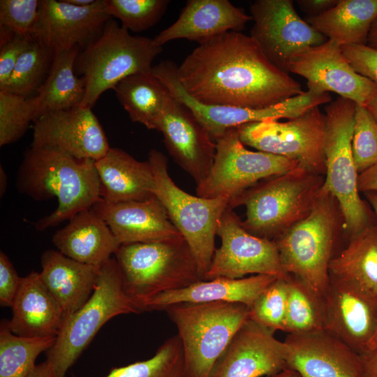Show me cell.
<instances>
[{"instance_id": "ba28073f", "label": "cell", "mask_w": 377, "mask_h": 377, "mask_svg": "<svg viewBox=\"0 0 377 377\" xmlns=\"http://www.w3.org/2000/svg\"><path fill=\"white\" fill-rule=\"evenodd\" d=\"M336 203L330 193L320 188L309 214L274 239L284 272L324 297L330 287L329 265L337 224Z\"/></svg>"}, {"instance_id": "e575fe53", "label": "cell", "mask_w": 377, "mask_h": 377, "mask_svg": "<svg viewBox=\"0 0 377 377\" xmlns=\"http://www.w3.org/2000/svg\"><path fill=\"white\" fill-rule=\"evenodd\" d=\"M57 337L29 338L16 335L6 320L0 325V377H27L35 368L38 356L48 351Z\"/></svg>"}, {"instance_id": "7402d4cb", "label": "cell", "mask_w": 377, "mask_h": 377, "mask_svg": "<svg viewBox=\"0 0 377 377\" xmlns=\"http://www.w3.org/2000/svg\"><path fill=\"white\" fill-rule=\"evenodd\" d=\"M157 131L174 161L195 181L197 186L208 176L212 167L216 142L193 112L171 96Z\"/></svg>"}, {"instance_id": "44dd1931", "label": "cell", "mask_w": 377, "mask_h": 377, "mask_svg": "<svg viewBox=\"0 0 377 377\" xmlns=\"http://www.w3.org/2000/svg\"><path fill=\"white\" fill-rule=\"evenodd\" d=\"M249 318L216 363L210 377L270 376L287 368L283 341Z\"/></svg>"}, {"instance_id": "c3c4849f", "label": "cell", "mask_w": 377, "mask_h": 377, "mask_svg": "<svg viewBox=\"0 0 377 377\" xmlns=\"http://www.w3.org/2000/svg\"><path fill=\"white\" fill-rule=\"evenodd\" d=\"M360 355L362 360L364 376L377 377V348Z\"/></svg>"}, {"instance_id": "f1b7e54d", "label": "cell", "mask_w": 377, "mask_h": 377, "mask_svg": "<svg viewBox=\"0 0 377 377\" xmlns=\"http://www.w3.org/2000/svg\"><path fill=\"white\" fill-rule=\"evenodd\" d=\"M40 278L61 306L64 318L80 309L90 298L100 267L74 260L49 249L40 258Z\"/></svg>"}, {"instance_id": "d6986e66", "label": "cell", "mask_w": 377, "mask_h": 377, "mask_svg": "<svg viewBox=\"0 0 377 377\" xmlns=\"http://www.w3.org/2000/svg\"><path fill=\"white\" fill-rule=\"evenodd\" d=\"M325 300V330L360 355L365 353L377 327V295L353 281L330 276Z\"/></svg>"}, {"instance_id": "8d00e7d4", "label": "cell", "mask_w": 377, "mask_h": 377, "mask_svg": "<svg viewBox=\"0 0 377 377\" xmlns=\"http://www.w3.org/2000/svg\"><path fill=\"white\" fill-rule=\"evenodd\" d=\"M52 59L53 56L33 40L19 57L3 91L27 97L37 92L48 74Z\"/></svg>"}, {"instance_id": "2e32d148", "label": "cell", "mask_w": 377, "mask_h": 377, "mask_svg": "<svg viewBox=\"0 0 377 377\" xmlns=\"http://www.w3.org/2000/svg\"><path fill=\"white\" fill-rule=\"evenodd\" d=\"M110 18L105 0L86 7L64 0H40L32 39L53 57L75 47L82 50L100 36Z\"/></svg>"}, {"instance_id": "7dc6e473", "label": "cell", "mask_w": 377, "mask_h": 377, "mask_svg": "<svg viewBox=\"0 0 377 377\" xmlns=\"http://www.w3.org/2000/svg\"><path fill=\"white\" fill-rule=\"evenodd\" d=\"M359 191L377 192V164L358 175Z\"/></svg>"}, {"instance_id": "74e56055", "label": "cell", "mask_w": 377, "mask_h": 377, "mask_svg": "<svg viewBox=\"0 0 377 377\" xmlns=\"http://www.w3.org/2000/svg\"><path fill=\"white\" fill-rule=\"evenodd\" d=\"M38 117L35 96L0 91V146L16 142Z\"/></svg>"}, {"instance_id": "cb8c5ba5", "label": "cell", "mask_w": 377, "mask_h": 377, "mask_svg": "<svg viewBox=\"0 0 377 377\" xmlns=\"http://www.w3.org/2000/svg\"><path fill=\"white\" fill-rule=\"evenodd\" d=\"M251 20L228 0H189L177 20L153 39L159 46L176 39L200 43L228 31H240Z\"/></svg>"}, {"instance_id": "83f0119b", "label": "cell", "mask_w": 377, "mask_h": 377, "mask_svg": "<svg viewBox=\"0 0 377 377\" xmlns=\"http://www.w3.org/2000/svg\"><path fill=\"white\" fill-rule=\"evenodd\" d=\"M101 198L116 204L147 200L154 196V178L149 162L140 161L125 151L110 147L95 161Z\"/></svg>"}, {"instance_id": "7a4b0ae2", "label": "cell", "mask_w": 377, "mask_h": 377, "mask_svg": "<svg viewBox=\"0 0 377 377\" xmlns=\"http://www.w3.org/2000/svg\"><path fill=\"white\" fill-rule=\"evenodd\" d=\"M18 191L36 200L56 198L58 205L34 223L43 231L91 208L101 199L95 161L78 159L50 147H30L19 167Z\"/></svg>"}, {"instance_id": "3957f363", "label": "cell", "mask_w": 377, "mask_h": 377, "mask_svg": "<svg viewBox=\"0 0 377 377\" xmlns=\"http://www.w3.org/2000/svg\"><path fill=\"white\" fill-rule=\"evenodd\" d=\"M325 177L300 167L258 182L232 198L228 208L244 205V229L274 240L311 212Z\"/></svg>"}, {"instance_id": "f35d334b", "label": "cell", "mask_w": 377, "mask_h": 377, "mask_svg": "<svg viewBox=\"0 0 377 377\" xmlns=\"http://www.w3.org/2000/svg\"><path fill=\"white\" fill-rule=\"evenodd\" d=\"M111 17L121 21L128 31L141 32L154 26L163 17L168 0H105Z\"/></svg>"}, {"instance_id": "f5cc1de1", "label": "cell", "mask_w": 377, "mask_h": 377, "mask_svg": "<svg viewBox=\"0 0 377 377\" xmlns=\"http://www.w3.org/2000/svg\"><path fill=\"white\" fill-rule=\"evenodd\" d=\"M267 377H300V376L295 371L286 368L276 374Z\"/></svg>"}, {"instance_id": "d4e9b609", "label": "cell", "mask_w": 377, "mask_h": 377, "mask_svg": "<svg viewBox=\"0 0 377 377\" xmlns=\"http://www.w3.org/2000/svg\"><path fill=\"white\" fill-rule=\"evenodd\" d=\"M11 308L12 317L6 320L7 326L21 337H57L64 320L61 306L36 272L22 277Z\"/></svg>"}, {"instance_id": "ab89813d", "label": "cell", "mask_w": 377, "mask_h": 377, "mask_svg": "<svg viewBox=\"0 0 377 377\" xmlns=\"http://www.w3.org/2000/svg\"><path fill=\"white\" fill-rule=\"evenodd\" d=\"M288 275L276 278L257 297L249 307L251 320L274 331H284Z\"/></svg>"}, {"instance_id": "b9f144b4", "label": "cell", "mask_w": 377, "mask_h": 377, "mask_svg": "<svg viewBox=\"0 0 377 377\" xmlns=\"http://www.w3.org/2000/svg\"><path fill=\"white\" fill-rule=\"evenodd\" d=\"M352 151L358 174L377 164V121L367 106L355 105Z\"/></svg>"}, {"instance_id": "60d3db41", "label": "cell", "mask_w": 377, "mask_h": 377, "mask_svg": "<svg viewBox=\"0 0 377 377\" xmlns=\"http://www.w3.org/2000/svg\"><path fill=\"white\" fill-rule=\"evenodd\" d=\"M38 13V0H1L0 45L16 36L33 40Z\"/></svg>"}, {"instance_id": "9f6ffc18", "label": "cell", "mask_w": 377, "mask_h": 377, "mask_svg": "<svg viewBox=\"0 0 377 377\" xmlns=\"http://www.w3.org/2000/svg\"><path fill=\"white\" fill-rule=\"evenodd\" d=\"M367 107L377 121V97L375 98Z\"/></svg>"}, {"instance_id": "836d02e7", "label": "cell", "mask_w": 377, "mask_h": 377, "mask_svg": "<svg viewBox=\"0 0 377 377\" xmlns=\"http://www.w3.org/2000/svg\"><path fill=\"white\" fill-rule=\"evenodd\" d=\"M288 284L284 332L303 333L325 329V297L295 276L288 275Z\"/></svg>"}, {"instance_id": "f6af8a7d", "label": "cell", "mask_w": 377, "mask_h": 377, "mask_svg": "<svg viewBox=\"0 0 377 377\" xmlns=\"http://www.w3.org/2000/svg\"><path fill=\"white\" fill-rule=\"evenodd\" d=\"M20 277L12 263L2 251H0V304L12 307L20 286Z\"/></svg>"}, {"instance_id": "816d5d0a", "label": "cell", "mask_w": 377, "mask_h": 377, "mask_svg": "<svg viewBox=\"0 0 377 377\" xmlns=\"http://www.w3.org/2000/svg\"><path fill=\"white\" fill-rule=\"evenodd\" d=\"M8 184V177L2 165L0 166V195L1 197L5 193Z\"/></svg>"}, {"instance_id": "603a6c76", "label": "cell", "mask_w": 377, "mask_h": 377, "mask_svg": "<svg viewBox=\"0 0 377 377\" xmlns=\"http://www.w3.org/2000/svg\"><path fill=\"white\" fill-rule=\"evenodd\" d=\"M91 208L107 223L120 245L183 237L155 195L116 204L101 198Z\"/></svg>"}, {"instance_id": "4dcf8cb0", "label": "cell", "mask_w": 377, "mask_h": 377, "mask_svg": "<svg viewBox=\"0 0 377 377\" xmlns=\"http://www.w3.org/2000/svg\"><path fill=\"white\" fill-rule=\"evenodd\" d=\"M80 50L75 47L53 57L48 74L35 96L38 117L47 112L81 105L85 95V82L75 72V61Z\"/></svg>"}, {"instance_id": "d6a6232c", "label": "cell", "mask_w": 377, "mask_h": 377, "mask_svg": "<svg viewBox=\"0 0 377 377\" xmlns=\"http://www.w3.org/2000/svg\"><path fill=\"white\" fill-rule=\"evenodd\" d=\"M329 274L377 295V226L371 225L350 239L347 247L331 259Z\"/></svg>"}, {"instance_id": "4fadbf2b", "label": "cell", "mask_w": 377, "mask_h": 377, "mask_svg": "<svg viewBox=\"0 0 377 377\" xmlns=\"http://www.w3.org/2000/svg\"><path fill=\"white\" fill-rule=\"evenodd\" d=\"M298 167L297 162L285 157L247 149L236 128H231L216 141L212 167L197 186L196 194L205 198L228 196L231 200L261 180Z\"/></svg>"}, {"instance_id": "277c9868", "label": "cell", "mask_w": 377, "mask_h": 377, "mask_svg": "<svg viewBox=\"0 0 377 377\" xmlns=\"http://www.w3.org/2000/svg\"><path fill=\"white\" fill-rule=\"evenodd\" d=\"M114 256L124 291L139 311L143 303L159 294L202 280L183 237L122 244Z\"/></svg>"}, {"instance_id": "8992f818", "label": "cell", "mask_w": 377, "mask_h": 377, "mask_svg": "<svg viewBox=\"0 0 377 377\" xmlns=\"http://www.w3.org/2000/svg\"><path fill=\"white\" fill-rule=\"evenodd\" d=\"M164 311L181 339L184 377H210L232 337L249 318V307L238 302L181 303Z\"/></svg>"}, {"instance_id": "e0dca14e", "label": "cell", "mask_w": 377, "mask_h": 377, "mask_svg": "<svg viewBox=\"0 0 377 377\" xmlns=\"http://www.w3.org/2000/svg\"><path fill=\"white\" fill-rule=\"evenodd\" d=\"M288 73L304 77L307 86L337 93L358 105L367 106L377 97V84L356 72L341 46L330 40L294 55Z\"/></svg>"}, {"instance_id": "5b68a950", "label": "cell", "mask_w": 377, "mask_h": 377, "mask_svg": "<svg viewBox=\"0 0 377 377\" xmlns=\"http://www.w3.org/2000/svg\"><path fill=\"white\" fill-rule=\"evenodd\" d=\"M153 38L132 36L111 17L100 36L79 51L75 72L85 82L80 107L92 108L103 93L113 89L124 78L149 72L162 52Z\"/></svg>"}, {"instance_id": "11a10c76", "label": "cell", "mask_w": 377, "mask_h": 377, "mask_svg": "<svg viewBox=\"0 0 377 377\" xmlns=\"http://www.w3.org/2000/svg\"><path fill=\"white\" fill-rule=\"evenodd\" d=\"M68 3L77 7H86L91 5L95 0H64Z\"/></svg>"}, {"instance_id": "6f0895ef", "label": "cell", "mask_w": 377, "mask_h": 377, "mask_svg": "<svg viewBox=\"0 0 377 377\" xmlns=\"http://www.w3.org/2000/svg\"><path fill=\"white\" fill-rule=\"evenodd\" d=\"M377 348V327L376 332L369 343L368 350H373ZM367 350V351H368Z\"/></svg>"}, {"instance_id": "4316f807", "label": "cell", "mask_w": 377, "mask_h": 377, "mask_svg": "<svg viewBox=\"0 0 377 377\" xmlns=\"http://www.w3.org/2000/svg\"><path fill=\"white\" fill-rule=\"evenodd\" d=\"M68 221L52 239L64 256L100 267L120 246L107 223L92 208L78 212Z\"/></svg>"}, {"instance_id": "52a82bcc", "label": "cell", "mask_w": 377, "mask_h": 377, "mask_svg": "<svg viewBox=\"0 0 377 377\" xmlns=\"http://www.w3.org/2000/svg\"><path fill=\"white\" fill-rule=\"evenodd\" d=\"M140 311L124 291L115 258L100 267L98 280L88 301L65 318L53 346L47 351L52 377H65L94 336L112 318Z\"/></svg>"}, {"instance_id": "1f68e13d", "label": "cell", "mask_w": 377, "mask_h": 377, "mask_svg": "<svg viewBox=\"0 0 377 377\" xmlns=\"http://www.w3.org/2000/svg\"><path fill=\"white\" fill-rule=\"evenodd\" d=\"M113 90L132 121L157 131L170 95L151 71L124 78Z\"/></svg>"}, {"instance_id": "f907efd6", "label": "cell", "mask_w": 377, "mask_h": 377, "mask_svg": "<svg viewBox=\"0 0 377 377\" xmlns=\"http://www.w3.org/2000/svg\"><path fill=\"white\" fill-rule=\"evenodd\" d=\"M367 45L377 50V17L374 20L367 38Z\"/></svg>"}, {"instance_id": "d590c367", "label": "cell", "mask_w": 377, "mask_h": 377, "mask_svg": "<svg viewBox=\"0 0 377 377\" xmlns=\"http://www.w3.org/2000/svg\"><path fill=\"white\" fill-rule=\"evenodd\" d=\"M105 377H184V353L179 334L168 339L151 358L112 368Z\"/></svg>"}, {"instance_id": "ffe728a7", "label": "cell", "mask_w": 377, "mask_h": 377, "mask_svg": "<svg viewBox=\"0 0 377 377\" xmlns=\"http://www.w3.org/2000/svg\"><path fill=\"white\" fill-rule=\"evenodd\" d=\"M283 342L287 368L300 377H364L361 355L325 329L290 333Z\"/></svg>"}, {"instance_id": "30bf717a", "label": "cell", "mask_w": 377, "mask_h": 377, "mask_svg": "<svg viewBox=\"0 0 377 377\" xmlns=\"http://www.w3.org/2000/svg\"><path fill=\"white\" fill-rule=\"evenodd\" d=\"M147 161L154 175V195L189 246L205 280L216 249L218 223L228 208L230 198H205L185 192L170 177L167 158L157 149L149 151Z\"/></svg>"}, {"instance_id": "9a60e30c", "label": "cell", "mask_w": 377, "mask_h": 377, "mask_svg": "<svg viewBox=\"0 0 377 377\" xmlns=\"http://www.w3.org/2000/svg\"><path fill=\"white\" fill-rule=\"evenodd\" d=\"M250 13L251 36L269 61L287 73L294 55L328 40L299 16L291 0H257Z\"/></svg>"}, {"instance_id": "6da1fadb", "label": "cell", "mask_w": 377, "mask_h": 377, "mask_svg": "<svg viewBox=\"0 0 377 377\" xmlns=\"http://www.w3.org/2000/svg\"><path fill=\"white\" fill-rule=\"evenodd\" d=\"M179 82L209 105L260 109L303 93L250 35L231 31L204 40L177 66Z\"/></svg>"}, {"instance_id": "db71d44e", "label": "cell", "mask_w": 377, "mask_h": 377, "mask_svg": "<svg viewBox=\"0 0 377 377\" xmlns=\"http://www.w3.org/2000/svg\"><path fill=\"white\" fill-rule=\"evenodd\" d=\"M366 197L372 206L377 217V192H367Z\"/></svg>"}, {"instance_id": "7c38bea8", "label": "cell", "mask_w": 377, "mask_h": 377, "mask_svg": "<svg viewBox=\"0 0 377 377\" xmlns=\"http://www.w3.org/2000/svg\"><path fill=\"white\" fill-rule=\"evenodd\" d=\"M325 115L314 107L281 122L269 119L236 128L239 140L258 151L285 157L311 172L325 174Z\"/></svg>"}, {"instance_id": "681fc988", "label": "cell", "mask_w": 377, "mask_h": 377, "mask_svg": "<svg viewBox=\"0 0 377 377\" xmlns=\"http://www.w3.org/2000/svg\"><path fill=\"white\" fill-rule=\"evenodd\" d=\"M27 377H52L47 362L45 361L37 364Z\"/></svg>"}, {"instance_id": "ee69618b", "label": "cell", "mask_w": 377, "mask_h": 377, "mask_svg": "<svg viewBox=\"0 0 377 377\" xmlns=\"http://www.w3.org/2000/svg\"><path fill=\"white\" fill-rule=\"evenodd\" d=\"M32 41L16 36L0 45V91L6 89L19 57Z\"/></svg>"}, {"instance_id": "bcb514c9", "label": "cell", "mask_w": 377, "mask_h": 377, "mask_svg": "<svg viewBox=\"0 0 377 377\" xmlns=\"http://www.w3.org/2000/svg\"><path fill=\"white\" fill-rule=\"evenodd\" d=\"M338 0H297L300 9L307 13L309 17L319 15L337 5Z\"/></svg>"}, {"instance_id": "ac0fdd59", "label": "cell", "mask_w": 377, "mask_h": 377, "mask_svg": "<svg viewBox=\"0 0 377 377\" xmlns=\"http://www.w3.org/2000/svg\"><path fill=\"white\" fill-rule=\"evenodd\" d=\"M31 147H50L78 159L96 161L110 149L91 108L76 107L45 113L34 121Z\"/></svg>"}, {"instance_id": "7bdbcfd3", "label": "cell", "mask_w": 377, "mask_h": 377, "mask_svg": "<svg viewBox=\"0 0 377 377\" xmlns=\"http://www.w3.org/2000/svg\"><path fill=\"white\" fill-rule=\"evenodd\" d=\"M350 64L359 74L377 84V50L367 45L341 46Z\"/></svg>"}, {"instance_id": "8fae6325", "label": "cell", "mask_w": 377, "mask_h": 377, "mask_svg": "<svg viewBox=\"0 0 377 377\" xmlns=\"http://www.w3.org/2000/svg\"><path fill=\"white\" fill-rule=\"evenodd\" d=\"M151 73L163 83L174 99L193 112L215 142L227 131L241 125L269 119H293L314 107L331 102L328 92L308 86L307 91L299 95L260 109L209 105L197 101L186 93L179 82L177 64L173 61H161L153 66Z\"/></svg>"}, {"instance_id": "9c48e42d", "label": "cell", "mask_w": 377, "mask_h": 377, "mask_svg": "<svg viewBox=\"0 0 377 377\" xmlns=\"http://www.w3.org/2000/svg\"><path fill=\"white\" fill-rule=\"evenodd\" d=\"M356 103L339 97L325 107L324 154L325 174L321 187L337 200L343 227L350 239L369 227L370 216L359 195L352 151Z\"/></svg>"}, {"instance_id": "5bb4252c", "label": "cell", "mask_w": 377, "mask_h": 377, "mask_svg": "<svg viewBox=\"0 0 377 377\" xmlns=\"http://www.w3.org/2000/svg\"><path fill=\"white\" fill-rule=\"evenodd\" d=\"M216 235L221 246L216 249L205 280L241 279L249 274L286 277L274 240L246 231L238 216L228 208L219 221Z\"/></svg>"}, {"instance_id": "484cf974", "label": "cell", "mask_w": 377, "mask_h": 377, "mask_svg": "<svg viewBox=\"0 0 377 377\" xmlns=\"http://www.w3.org/2000/svg\"><path fill=\"white\" fill-rule=\"evenodd\" d=\"M276 278L257 274L236 279L201 280L185 288L159 294L143 303L140 311L164 310L169 306L181 303L214 302H238L250 307L257 297Z\"/></svg>"}, {"instance_id": "f546056e", "label": "cell", "mask_w": 377, "mask_h": 377, "mask_svg": "<svg viewBox=\"0 0 377 377\" xmlns=\"http://www.w3.org/2000/svg\"><path fill=\"white\" fill-rule=\"evenodd\" d=\"M377 17V0H338L335 6L306 21L316 31L341 46L367 45Z\"/></svg>"}]
</instances>
